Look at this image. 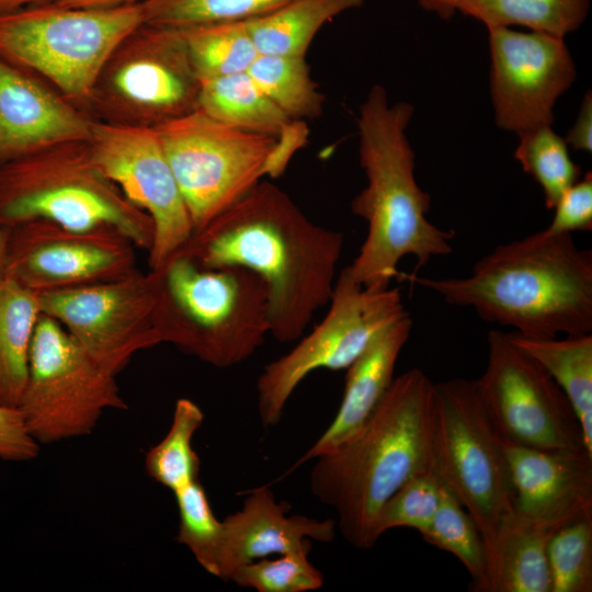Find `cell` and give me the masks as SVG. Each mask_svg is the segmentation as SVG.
Listing matches in <instances>:
<instances>
[{
	"label": "cell",
	"mask_w": 592,
	"mask_h": 592,
	"mask_svg": "<svg viewBox=\"0 0 592 592\" xmlns=\"http://www.w3.org/2000/svg\"><path fill=\"white\" fill-rule=\"evenodd\" d=\"M247 72L289 119L322 114L325 95L310 76L306 56L258 55Z\"/></svg>",
	"instance_id": "83f0119b"
},
{
	"label": "cell",
	"mask_w": 592,
	"mask_h": 592,
	"mask_svg": "<svg viewBox=\"0 0 592 592\" xmlns=\"http://www.w3.org/2000/svg\"><path fill=\"white\" fill-rule=\"evenodd\" d=\"M197 109L230 126L274 137L292 121L247 71L201 80Z\"/></svg>",
	"instance_id": "484cf974"
},
{
	"label": "cell",
	"mask_w": 592,
	"mask_h": 592,
	"mask_svg": "<svg viewBox=\"0 0 592 592\" xmlns=\"http://www.w3.org/2000/svg\"><path fill=\"white\" fill-rule=\"evenodd\" d=\"M293 0H147L141 3L144 22L183 29L246 21L266 14Z\"/></svg>",
	"instance_id": "d6a6232c"
},
{
	"label": "cell",
	"mask_w": 592,
	"mask_h": 592,
	"mask_svg": "<svg viewBox=\"0 0 592 592\" xmlns=\"http://www.w3.org/2000/svg\"><path fill=\"white\" fill-rule=\"evenodd\" d=\"M200 89L181 29L143 22L105 60L84 112L106 124L156 128L197 110Z\"/></svg>",
	"instance_id": "9c48e42d"
},
{
	"label": "cell",
	"mask_w": 592,
	"mask_h": 592,
	"mask_svg": "<svg viewBox=\"0 0 592 592\" xmlns=\"http://www.w3.org/2000/svg\"><path fill=\"white\" fill-rule=\"evenodd\" d=\"M401 276L526 338L592 333V252L571 234L543 229L499 244L464 277Z\"/></svg>",
	"instance_id": "7a4b0ae2"
},
{
	"label": "cell",
	"mask_w": 592,
	"mask_h": 592,
	"mask_svg": "<svg viewBox=\"0 0 592 592\" xmlns=\"http://www.w3.org/2000/svg\"><path fill=\"white\" fill-rule=\"evenodd\" d=\"M432 390L433 382L420 368L395 377L371 417L315 458L310 491L334 510L337 530L356 548L377 543L383 505L407 480L430 469Z\"/></svg>",
	"instance_id": "277c9868"
},
{
	"label": "cell",
	"mask_w": 592,
	"mask_h": 592,
	"mask_svg": "<svg viewBox=\"0 0 592 592\" xmlns=\"http://www.w3.org/2000/svg\"><path fill=\"white\" fill-rule=\"evenodd\" d=\"M45 220L71 229H114L149 251L150 217L96 166L89 140H68L0 166V227Z\"/></svg>",
	"instance_id": "8992f818"
},
{
	"label": "cell",
	"mask_w": 592,
	"mask_h": 592,
	"mask_svg": "<svg viewBox=\"0 0 592 592\" xmlns=\"http://www.w3.org/2000/svg\"><path fill=\"white\" fill-rule=\"evenodd\" d=\"M289 505L276 501L269 486L251 490L241 508L227 515L223 523V539L218 574L228 581L239 567L293 551L311 550V540L330 543L335 537V520H317L301 514H288Z\"/></svg>",
	"instance_id": "ffe728a7"
},
{
	"label": "cell",
	"mask_w": 592,
	"mask_h": 592,
	"mask_svg": "<svg viewBox=\"0 0 592 592\" xmlns=\"http://www.w3.org/2000/svg\"><path fill=\"white\" fill-rule=\"evenodd\" d=\"M89 144L100 170L150 217L148 264L159 267L189 241L193 225L157 130L93 119Z\"/></svg>",
	"instance_id": "2e32d148"
},
{
	"label": "cell",
	"mask_w": 592,
	"mask_h": 592,
	"mask_svg": "<svg viewBox=\"0 0 592 592\" xmlns=\"http://www.w3.org/2000/svg\"><path fill=\"white\" fill-rule=\"evenodd\" d=\"M143 22L141 3L104 10L54 2L27 5L0 13V56L84 111L105 60Z\"/></svg>",
	"instance_id": "ba28073f"
},
{
	"label": "cell",
	"mask_w": 592,
	"mask_h": 592,
	"mask_svg": "<svg viewBox=\"0 0 592 592\" xmlns=\"http://www.w3.org/2000/svg\"><path fill=\"white\" fill-rule=\"evenodd\" d=\"M555 531L514 514L489 553L479 592H550L547 545Z\"/></svg>",
	"instance_id": "7402d4cb"
},
{
	"label": "cell",
	"mask_w": 592,
	"mask_h": 592,
	"mask_svg": "<svg viewBox=\"0 0 592 592\" xmlns=\"http://www.w3.org/2000/svg\"><path fill=\"white\" fill-rule=\"evenodd\" d=\"M366 0H293L266 14L246 20L259 55L306 56L319 30Z\"/></svg>",
	"instance_id": "d4e9b609"
},
{
	"label": "cell",
	"mask_w": 592,
	"mask_h": 592,
	"mask_svg": "<svg viewBox=\"0 0 592 592\" xmlns=\"http://www.w3.org/2000/svg\"><path fill=\"white\" fill-rule=\"evenodd\" d=\"M185 202L193 232L264 177L275 137L243 130L195 110L155 128Z\"/></svg>",
	"instance_id": "7c38bea8"
},
{
	"label": "cell",
	"mask_w": 592,
	"mask_h": 592,
	"mask_svg": "<svg viewBox=\"0 0 592 592\" xmlns=\"http://www.w3.org/2000/svg\"><path fill=\"white\" fill-rule=\"evenodd\" d=\"M173 494L179 513L177 540L205 571L217 577L223 523L215 516L205 489L196 480Z\"/></svg>",
	"instance_id": "836d02e7"
},
{
	"label": "cell",
	"mask_w": 592,
	"mask_h": 592,
	"mask_svg": "<svg viewBox=\"0 0 592 592\" xmlns=\"http://www.w3.org/2000/svg\"><path fill=\"white\" fill-rule=\"evenodd\" d=\"M328 305L321 322L260 374L258 412L264 426L280 422L291 396L309 374L346 369L383 331L409 315L398 288L367 289L348 266L335 280Z\"/></svg>",
	"instance_id": "30bf717a"
},
{
	"label": "cell",
	"mask_w": 592,
	"mask_h": 592,
	"mask_svg": "<svg viewBox=\"0 0 592 592\" xmlns=\"http://www.w3.org/2000/svg\"><path fill=\"white\" fill-rule=\"evenodd\" d=\"M92 122L44 79L0 56V166L57 143L89 140Z\"/></svg>",
	"instance_id": "ac0fdd59"
},
{
	"label": "cell",
	"mask_w": 592,
	"mask_h": 592,
	"mask_svg": "<svg viewBox=\"0 0 592 592\" xmlns=\"http://www.w3.org/2000/svg\"><path fill=\"white\" fill-rule=\"evenodd\" d=\"M490 93L499 128L523 133L551 126L558 98L577 71L562 38L490 27Z\"/></svg>",
	"instance_id": "e0dca14e"
},
{
	"label": "cell",
	"mask_w": 592,
	"mask_h": 592,
	"mask_svg": "<svg viewBox=\"0 0 592 592\" xmlns=\"http://www.w3.org/2000/svg\"><path fill=\"white\" fill-rule=\"evenodd\" d=\"M514 514L550 528L592 517V456L504 441Z\"/></svg>",
	"instance_id": "d6986e66"
},
{
	"label": "cell",
	"mask_w": 592,
	"mask_h": 592,
	"mask_svg": "<svg viewBox=\"0 0 592 592\" xmlns=\"http://www.w3.org/2000/svg\"><path fill=\"white\" fill-rule=\"evenodd\" d=\"M308 128L305 121L292 119L275 136V144L266 160L264 175H282L296 151L305 146Z\"/></svg>",
	"instance_id": "ab89813d"
},
{
	"label": "cell",
	"mask_w": 592,
	"mask_h": 592,
	"mask_svg": "<svg viewBox=\"0 0 592 592\" xmlns=\"http://www.w3.org/2000/svg\"><path fill=\"white\" fill-rule=\"evenodd\" d=\"M153 270L161 343L228 368L252 356L270 334L266 288L254 272L236 265L205 267L182 250Z\"/></svg>",
	"instance_id": "5b68a950"
},
{
	"label": "cell",
	"mask_w": 592,
	"mask_h": 592,
	"mask_svg": "<svg viewBox=\"0 0 592 592\" xmlns=\"http://www.w3.org/2000/svg\"><path fill=\"white\" fill-rule=\"evenodd\" d=\"M309 551L262 558L236 569L228 581L258 592H308L323 585L322 573L309 561Z\"/></svg>",
	"instance_id": "d590c367"
},
{
	"label": "cell",
	"mask_w": 592,
	"mask_h": 592,
	"mask_svg": "<svg viewBox=\"0 0 592 592\" xmlns=\"http://www.w3.org/2000/svg\"><path fill=\"white\" fill-rule=\"evenodd\" d=\"M8 234V228L0 227V276H2L4 272Z\"/></svg>",
	"instance_id": "f6af8a7d"
},
{
	"label": "cell",
	"mask_w": 592,
	"mask_h": 592,
	"mask_svg": "<svg viewBox=\"0 0 592 592\" xmlns=\"http://www.w3.org/2000/svg\"><path fill=\"white\" fill-rule=\"evenodd\" d=\"M519 135L514 158L539 184L545 205L553 209L560 195L581 179V167L570 157L565 138L551 126H540Z\"/></svg>",
	"instance_id": "4dcf8cb0"
},
{
	"label": "cell",
	"mask_w": 592,
	"mask_h": 592,
	"mask_svg": "<svg viewBox=\"0 0 592 592\" xmlns=\"http://www.w3.org/2000/svg\"><path fill=\"white\" fill-rule=\"evenodd\" d=\"M41 315L38 294L0 276V405H20Z\"/></svg>",
	"instance_id": "cb8c5ba5"
},
{
	"label": "cell",
	"mask_w": 592,
	"mask_h": 592,
	"mask_svg": "<svg viewBox=\"0 0 592 592\" xmlns=\"http://www.w3.org/2000/svg\"><path fill=\"white\" fill-rule=\"evenodd\" d=\"M554 217L545 228L551 234H572L592 229V173L589 171L558 198Z\"/></svg>",
	"instance_id": "74e56055"
},
{
	"label": "cell",
	"mask_w": 592,
	"mask_h": 592,
	"mask_svg": "<svg viewBox=\"0 0 592 592\" xmlns=\"http://www.w3.org/2000/svg\"><path fill=\"white\" fill-rule=\"evenodd\" d=\"M3 275L36 293L107 282L137 271L135 244L110 228L34 220L8 228Z\"/></svg>",
	"instance_id": "9a60e30c"
},
{
	"label": "cell",
	"mask_w": 592,
	"mask_h": 592,
	"mask_svg": "<svg viewBox=\"0 0 592 592\" xmlns=\"http://www.w3.org/2000/svg\"><path fill=\"white\" fill-rule=\"evenodd\" d=\"M421 535L426 543L454 555L471 576V590L479 592L487 571V547L475 521L444 486L436 513Z\"/></svg>",
	"instance_id": "1f68e13d"
},
{
	"label": "cell",
	"mask_w": 592,
	"mask_h": 592,
	"mask_svg": "<svg viewBox=\"0 0 592 592\" xmlns=\"http://www.w3.org/2000/svg\"><path fill=\"white\" fill-rule=\"evenodd\" d=\"M420 7L428 12L435 13L448 21L456 11H459L464 0H418Z\"/></svg>",
	"instance_id": "7bdbcfd3"
},
{
	"label": "cell",
	"mask_w": 592,
	"mask_h": 592,
	"mask_svg": "<svg viewBox=\"0 0 592 592\" xmlns=\"http://www.w3.org/2000/svg\"><path fill=\"white\" fill-rule=\"evenodd\" d=\"M145 1L147 0H54L52 2L67 8L104 10L134 5Z\"/></svg>",
	"instance_id": "b9f144b4"
},
{
	"label": "cell",
	"mask_w": 592,
	"mask_h": 592,
	"mask_svg": "<svg viewBox=\"0 0 592 592\" xmlns=\"http://www.w3.org/2000/svg\"><path fill=\"white\" fill-rule=\"evenodd\" d=\"M54 0H0V13L13 11L23 7L52 2Z\"/></svg>",
	"instance_id": "ee69618b"
},
{
	"label": "cell",
	"mask_w": 592,
	"mask_h": 592,
	"mask_svg": "<svg viewBox=\"0 0 592 592\" xmlns=\"http://www.w3.org/2000/svg\"><path fill=\"white\" fill-rule=\"evenodd\" d=\"M343 246L342 232L315 224L284 190L260 181L179 250L205 267L236 265L259 275L270 334L286 343L299 340L329 304Z\"/></svg>",
	"instance_id": "6da1fadb"
},
{
	"label": "cell",
	"mask_w": 592,
	"mask_h": 592,
	"mask_svg": "<svg viewBox=\"0 0 592 592\" xmlns=\"http://www.w3.org/2000/svg\"><path fill=\"white\" fill-rule=\"evenodd\" d=\"M568 146L574 150L592 151V98L588 91L582 100L576 123L568 132L566 138Z\"/></svg>",
	"instance_id": "60d3db41"
},
{
	"label": "cell",
	"mask_w": 592,
	"mask_h": 592,
	"mask_svg": "<svg viewBox=\"0 0 592 592\" xmlns=\"http://www.w3.org/2000/svg\"><path fill=\"white\" fill-rule=\"evenodd\" d=\"M413 114L408 102L390 104L386 89L374 84L357 116L358 158L367 184L351 202V210L367 224L358 254L348 266L367 289H384L411 255L417 269L452 252L454 232L433 225L426 214L431 197L414 175V152L406 129Z\"/></svg>",
	"instance_id": "3957f363"
},
{
	"label": "cell",
	"mask_w": 592,
	"mask_h": 592,
	"mask_svg": "<svg viewBox=\"0 0 592 592\" xmlns=\"http://www.w3.org/2000/svg\"><path fill=\"white\" fill-rule=\"evenodd\" d=\"M412 327L410 315L405 316L346 368L343 397L333 420L288 473L338 446L371 417L395 378L396 363Z\"/></svg>",
	"instance_id": "44dd1931"
},
{
	"label": "cell",
	"mask_w": 592,
	"mask_h": 592,
	"mask_svg": "<svg viewBox=\"0 0 592 592\" xmlns=\"http://www.w3.org/2000/svg\"><path fill=\"white\" fill-rule=\"evenodd\" d=\"M442 491L443 485L430 469L411 477L383 505L376 523L378 537L396 527L422 534L436 513Z\"/></svg>",
	"instance_id": "8d00e7d4"
},
{
	"label": "cell",
	"mask_w": 592,
	"mask_h": 592,
	"mask_svg": "<svg viewBox=\"0 0 592 592\" xmlns=\"http://www.w3.org/2000/svg\"><path fill=\"white\" fill-rule=\"evenodd\" d=\"M487 343V366L476 383L503 441L544 451L587 452L576 413L547 371L509 333L491 330Z\"/></svg>",
	"instance_id": "4fadbf2b"
},
{
	"label": "cell",
	"mask_w": 592,
	"mask_h": 592,
	"mask_svg": "<svg viewBox=\"0 0 592 592\" xmlns=\"http://www.w3.org/2000/svg\"><path fill=\"white\" fill-rule=\"evenodd\" d=\"M181 31L200 80L246 72L259 55L246 21L198 24Z\"/></svg>",
	"instance_id": "f546056e"
},
{
	"label": "cell",
	"mask_w": 592,
	"mask_h": 592,
	"mask_svg": "<svg viewBox=\"0 0 592 592\" xmlns=\"http://www.w3.org/2000/svg\"><path fill=\"white\" fill-rule=\"evenodd\" d=\"M203 421L202 409L191 399L180 398L167 434L145 455L147 475L172 493L200 480L201 462L193 448V437Z\"/></svg>",
	"instance_id": "f1b7e54d"
},
{
	"label": "cell",
	"mask_w": 592,
	"mask_h": 592,
	"mask_svg": "<svg viewBox=\"0 0 592 592\" xmlns=\"http://www.w3.org/2000/svg\"><path fill=\"white\" fill-rule=\"evenodd\" d=\"M509 337L561 388L580 423L584 447L592 455V333L563 339H534L516 332Z\"/></svg>",
	"instance_id": "603a6c76"
},
{
	"label": "cell",
	"mask_w": 592,
	"mask_h": 592,
	"mask_svg": "<svg viewBox=\"0 0 592 592\" xmlns=\"http://www.w3.org/2000/svg\"><path fill=\"white\" fill-rule=\"evenodd\" d=\"M589 8L590 0H464L459 12L487 29L519 25L563 39L585 21Z\"/></svg>",
	"instance_id": "4316f807"
},
{
	"label": "cell",
	"mask_w": 592,
	"mask_h": 592,
	"mask_svg": "<svg viewBox=\"0 0 592 592\" xmlns=\"http://www.w3.org/2000/svg\"><path fill=\"white\" fill-rule=\"evenodd\" d=\"M550 592L592 591V517L570 522L547 545Z\"/></svg>",
	"instance_id": "e575fe53"
},
{
	"label": "cell",
	"mask_w": 592,
	"mask_h": 592,
	"mask_svg": "<svg viewBox=\"0 0 592 592\" xmlns=\"http://www.w3.org/2000/svg\"><path fill=\"white\" fill-rule=\"evenodd\" d=\"M158 274L135 273L92 285L38 294L56 320L104 369L117 375L141 350L161 343L155 311Z\"/></svg>",
	"instance_id": "5bb4252c"
},
{
	"label": "cell",
	"mask_w": 592,
	"mask_h": 592,
	"mask_svg": "<svg viewBox=\"0 0 592 592\" xmlns=\"http://www.w3.org/2000/svg\"><path fill=\"white\" fill-rule=\"evenodd\" d=\"M430 470L477 524L489 556L514 516V491L504 441L476 380L433 383L429 414Z\"/></svg>",
	"instance_id": "52a82bcc"
},
{
	"label": "cell",
	"mask_w": 592,
	"mask_h": 592,
	"mask_svg": "<svg viewBox=\"0 0 592 592\" xmlns=\"http://www.w3.org/2000/svg\"><path fill=\"white\" fill-rule=\"evenodd\" d=\"M39 446L29 432L19 407L0 405V458L29 462L37 457Z\"/></svg>",
	"instance_id": "f35d334b"
},
{
	"label": "cell",
	"mask_w": 592,
	"mask_h": 592,
	"mask_svg": "<svg viewBox=\"0 0 592 592\" xmlns=\"http://www.w3.org/2000/svg\"><path fill=\"white\" fill-rule=\"evenodd\" d=\"M115 376L100 366L56 320L42 314L19 405L31 435L39 445L86 436L105 410L127 409Z\"/></svg>",
	"instance_id": "8fae6325"
}]
</instances>
